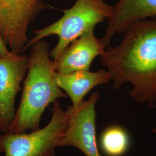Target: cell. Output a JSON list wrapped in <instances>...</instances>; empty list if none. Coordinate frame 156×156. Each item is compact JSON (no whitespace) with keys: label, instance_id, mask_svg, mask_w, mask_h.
Wrapping results in <instances>:
<instances>
[{"label":"cell","instance_id":"obj_1","mask_svg":"<svg viewBox=\"0 0 156 156\" xmlns=\"http://www.w3.org/2000/svg\"><path fill=\"white\" fill-rule=\"evenodd\" d=\"M115 89L129 83L130 97L149 107L156 103V17L140 20L124 31L122 42L101 55Z\"/></svg>","mask_w":156,"mask_h":156},{"label":"cell","instance_id":"obj_2","mask_svg":"<svg viewBox=\"0 0 156 156\" xmlns=\"http://www.w3.org/2000/svg\"><path fill=\"white\" fill-rule=\"evenodd\" d=\"M31 47L21 100L6 131L10 133H22L39 128L47 107L58 99L68 97L57 83L49 44L42 39Z\"/></svg>","mask_w":156,"mask_h":156},{"label":"cell","instance_id":"obj_3","mask_svg":"<svg viewBox=\"0 0 156 156\" xmlns=\"http://www.w3.org/2000/svg\"><path fill=\"white\" fill-rule=\"evenodd\" d=\"M112 6L104 0H76L69 9L63 10V16L56 22L34 31L25 50L36 42L50 35H56L58 41L49 53L56 60L73 41L111 16Z\"/></svg>","mask_w":156,"mask_h":156},{"label":"cell","instance_id":"obj_4","mask_svg":"<svg viewBox=\"0 0 156 156\" xmlns=\"http://www.w3.org/2000/svg\"><path fill=\"white\" fill-rule=\"evenodd\" d=\"M68 123L66 111L58 100L53 104L50 122L30 133L6 132L0 136L4 156H56V148Z\"/></svg>","mask_w":156,"mask_h":156},{"label":"cell","instance_id":"obj_5","mask_svg":"<svg viewBox=\"0 0 156 156\" xmlns=\"http://www.w3.org/2000/svg\"><path fill=\"white\" fill-rule=\"evenodd\" d=\"M45 8L42 0H0V36L12 53L25 50L28 27Z\"/></svg>","mask_w":156,"mask_h":156},{"label":"cell","instance_id":"obj_6","mask_svg":"<svg viewBox=\"0 0 156 156\" xmlns=\"http://www.w3.org/2000/svg\"><path fill=\"white\" fill-rule=\"evenodd\" d=\"M98 98L99 93L96 91L78 107H67V127L58 147L73 146L81 151L85 156H102L96 136L95 106Z\"/></svg>","mask_w":156,"mask_h":156},{"label":"cell","instance_id":"obj_7","mask_svg":"<svg viewBox=\"0 0 156 156\" xmlns=\"http://www.w3.org/2000/svg\"><path fill=\"white\" fill-rule=\"evenodd\" d=\"M28 57L12 53L0 56V131L6 133L15 114V100L28 71Z\"/></svg>","mask_w":156,"mask_h":156},{"label":"cell","instance_id":"obj_8","mask_svg":"<svg viewBox=\"0 0 156 156\" xmlns=\"http://www.w3.org/2000/svg\"><path fill=\"white\" fill-rule=\"evenodd\" d=\"M106 48L101 39L95 37L94 29L90 30L73 41L53 61L55 71L58 73L89 71L94 58L100 56Z\"/></svg>","mask_w":156,"mask_h":156},{"label":"cell","instance_id":"obj_9","mask_svg":"<svg viewBox=\"0 0 156 156\" xmlns=\"http://www.w3.org/2000/svg\"><path fill=\"white\" fill-rule=\"evenodd\" d=\"M156 17V0H119L112 6L108 18V27L101 38L106 46L116 34L124 33L132 23L140 20Z\"/></svg>","mask_w":156,"mask_h":156},{"label":"cell","instance_id":"obj_10","mask_svg":"<svg viewBox=\"0 0 156 156\" xmlns=\"http://www.w3.org/2000/svg\"><path fill=\"white\" fill-rule=\"evenodd\" d=\"M58 87L64 91L72 102V106L76 108L84 101V97L95 87L108 83L110 80L106 69L97 72L78 71L68 73H56Z\"/></svg>","mask_w":156,"mask_h":156},{"label":"cell","instance_id":"obj_11","mask_svg":"<svg viewBox=\"0 0 156 156\" xmlns=\"http://www.w3.org/2000/svg\"><path fill=\"white\" fill-rule=\"evenodd\" d=\"M100 145L106 156H123L130 148V136L127 130L122 126L111 125L101 133Z\"/></svg>","mask_w":156,"mask_h":156},{"label":"cell","instance_id":"obj_12","mask_svg":"<svg viewBox=\"0 0 156 156\" xmlns=\"http://www.w3.org/2000/svg\"><path fill=\"white\" fill-rule=\"evenodd\" d=\"M11 53V51L8 49L4 41L0 36V56H5Z\"/></svg>","mask_w":156,"mask_h":156},{"label":"cell","instance_id":"obj_13","mask_svg":"<svg viewBox=\"0 0 156 156\" xmlns=\"http://www.w3.org/2000/svg\"><path fill=\"white\" fill-rule=\"evenodd\" d=\"M152 131H153V133L154 134H155L156 135V127L153 128V129H152Z\"/></svg>","mask_w":156,"mask_h":156},{"label":"cell","instance_id":"obj_14","mask_svg":"<svg viewBox=\"0 0 156 156\" xmlns=\"http://www.w3.org/2000/svg\"><path fill=\"white\" fill-rule=\"evenodd\" d=\"M0 153H4L3 149H2V147H1V145H0Z\"/></svg>","mask_w":156,"mask_h":156}]
</instances>
